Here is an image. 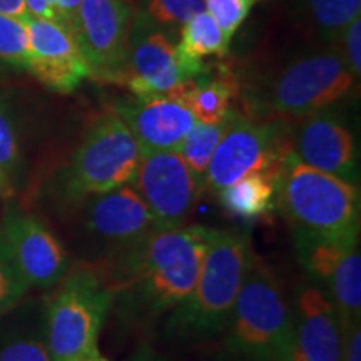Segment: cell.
I'll list each match as a JSON object with an SVG mask.
<instances>
[{"label":"cell","instance_id":"6da1fadb","mask_svg":"<svg viewBox=\"0 0 361 361\" xmlns=\"http://www.w3.org/2000/svg\"><path fill=\"white\" fill-rule=\"evenodd\" d=\"M214 229H157L116 263L104 266L114 300L111 313L126 333L154 328L192 291Z\"/></svg>","mask_w":361,"mask_h":361},{"label":"cell","instance_id":"7a4b0ae2","mask_svg":"<svg viewBox=\"0 0 361 361\" xmlns=\"http://www.w3.org/2000/svg\"><path fill=\"white\" fill-rule=\"evenodd\" d=\"M251 258L245 233L214 229L192 291L164 318V335L180 341L223 335Z\"/></svg>","mask_w":361,"mask_h":361},{"label":"cell","instance_id":"3957f363","mask_svg":"<svg viewBox=\"0 0 361 361\" xmlns=\"http://www.w3.org/2000/svg\"><path fill=\"white\" fill-rule=\"evenodd\" d=\"M223 335L233 361H276L295 346L291 300L273 268L255 252Z\"/></svg>","mask_w":361,"mask_h":361},{"label":"cell","instance_id":"277c9868","mask_svg":"<svg viewBox=\"0 0 361 361\" xmlns=\"http://www.w3.org/2000/svg\"><path fill=\"white\" fill-rule=\"evenodd\" d=\"M276 204L290 221L293 234L360 245V188L310 168L295 154L279 174Z\"/></svg>","mask_w":361,"mask_h":361},{"label":"cell","instance_id":"5b68a950","mask_svg":"<svg viewBox=\"0 0 361 361\" xmlns=\"http://www.w3.org/2000/svg\"><path fill=\"white\" fill-rule=\"evenodd\" d=\"M106 274L96 264L71 268L45 301L44 323L52 361H71L99 348L97 341L112 310Z\"/></svg>","mask_w":361,"mask_h":361},{"label":"cell","instance_id":"8992f818","mask_svg":"<svg viewBox=\"0 0 361 361\" xmlns=\"http://www.w3.org/2000/svg\"><path fill=\"white\" fill-rule=\"evenodd\" d=\"M141 157L137 141L114 109L101 112L61 171V200L78 206L90 196L129 186Z\"/></svg>","mask_w":361,"mask_h":361},{"label":"cell","instance_id":"52a82bcc","mask_svg":"<svg viewBox=\"0 0 361 361\" xmlns=\"http://www.w3.org/2000/svg\"><path fill=\"white\" fill-rule=\"evenodd\" d=\"M78 206L80 231L87 245L84 263L99 268L116 263L159 229L146 202L130 184L90 196Z\"/></svg>","mask_w":361,"mask_h":361},{"label":"cell","instance_id":"ba28073f","mask_svg":"<svg viewBox=\"0 0 361 361\" xmlns=\"http://www.w3.org/2000/svg\"><path fill=\"white\" fill-rule=\"evenodd\" d=\"M293 154L295 151L283 124L258 123L231 111L207 168L206 189L218 194L221 189L258 171L281 174Z\"/></svg>","mask_w":361,"mask_h":361},{"label":"cell","instance_id":"9c48e42d","mask_svg":"<svg viewBox=\"0 0 361 361\" xmlns=\"http://www.w3.org/2000/svg\"><path fill=\"white\" fill-rule=\"evenodd\" d=\"M355 82L341 54H311L281 71L264 92V102L258 109L303 119L348 96Z\"/></svg>","mask_w":361,"mask_h":361},{"label":"cell","instance_id":"30bf717a","mask_svg":"<svg viewBox=\"0 0 361 361\" xmlns=\"http://www.w3.org/2000/svg\"><path fill=\"white\" fill-rule=\"evenodd\" d=\"M134 11L126 0H80L74 37L90 78L124 84Z\"/></svg>","mask_w":361,"mask_h":361},{"label":"cell","instance_id":"8fae6325","mask_svg":"<svg viewBox=\"0 0 361 361\" xmlns=\"http://www.w3.org/2000/svg\"><path fill=\"white\" fill-rule=\"evenodd\" d=\"M130 186L146 202L159 229L184 226L206 191L179 152L142 154Z\"/></svg>","mask_w":361,"mask_h":361},{"label":"cell","instance_id":"7c38bea8","mask_svg":"<svg viewBox=\"0 0 361 361\" xmlns=\"http://www.w3.org/2000/svg\"><path fill=\"white\" fill-rule=\"evenodd\" d=\"M0 243L30 288L56 286L71 269L64 245L37 216L12 207L0 226Z\"/></svg>","mask_w":361,"mask_h":361},{"label":"cell","instance_id":"4fadbf2b","mask_svg":"<svg viewBox=\"0 0 361 361\" xmlns=\"http://www.w3.org/2000/svg\"><path fill=\"white\" fill-rule=\"evenodd\" d=\"M27 29V71L45 87L69 94L90 78L89 66L78 40L67 27L52 20L30 17Z\"/></svg>","mask_w":361,"mask_h":361},{"label":"cell","instance_id":"5bb4252c","mask_svg":"<svg viewBox=\"0 0 361 361\" xmlns=\"http://www.w3.org/2000/svg\"><path fill=\"white\" fill-rule=\"evenodd\" d=\"M188 79L191 78L180 62L176 44L147 24L141 27L137 17H134L124 82L134 97L166 96Z\"/></svg>","mask_w":361,"mask_h":361},{"label":"cell","instance_id":"9a60e30c","mask_svg":"<svg viewBox=\"0 0 361 361\" xmlns=\"http://www.w3.org/2000/svg\"><path fill=\"white\" fill-rule=\"evenodd\" d=\"M298 161L346 183L360 180V157L355 135L326 109L306 116L293 146Z\"/></svg>","mask_w":361,"mask_h":361},{"label":"cell","instance_id":"2e32d148","mask_svg":"<svg viewBox=\"0 0 361 361\" xmlns=\"http://www.w3.org/2000/svg\"><path fill=\"white\" fill-rule=\"evenodd\" d=\"M295 346L303 361H343L345 329L333 301L311 281L296 286L293 300Z\"/></svg>","mask_w":361,"mask_h":361},{"label":"cell","instance_id":"e0dca14e","mask_svg":"<svg viewBox=\"0 0 361 361\" xmlns=\"http://www.w3.org/2000/svg\"><path fill=\"white\" fill-rule=\"evenodd\" d=\"M112 109L133 133L142 154L179 152L196 123L186 106L166 96L121 99Z\"/></svg>","mask_w":361,"mask_h":361},{"label":"cell","instance_id":"ac0fdd59","mask_svg":"<svg viewBox=\"0 0 361 361\" xmlns=\"http://www.w3.org/2000/svg\"><path fill=\"white\" fill-rule=\"evenodd\" d=\"M0 361H52L44 306L29 303L0 316Z\"/></svg>","mask_w":361,"mask_h":361},{"label":"cell","instance_id":"d6986e66","mask_svg":"<svg viewBox=\"0 0 361 361\" xmlns=\"http://www.w3.org/2000/svg\"><path fill=\"white\" fill-rule=\"evenodd\" d=\"M236 82L228 74H197L171 89L166 97L186 106L194 121L201 124H221L231 112Z\"/></svg>","mask_w":361,"mask_h":361},{"label":"cell","instance_id":"ffe728a7","mask_svg":"<svg viewBox=\"0 0 361 361\" xmlns=\"http://www.w3.org/2000/svg\"><path fill=\"white\" fill-rule=\"evenodd\" d=\"M279 174L258 171L241 178L218 192L219 202L239 219H256L273 211L276 204Z\"/></svg>","mask_w":361,"mask_h":361},{"label":"cell","instance_id":"44dd1931","mask_svg":"<svg viewBox=\"0 0 361 361\" xmlns=\"http://www.w3.org/2000/svg\"><path fill=\"white\" fill-rule=\"evenodd\" d=\"M176 47L184 69L192 79L204 71L202 59L209 56L223 57L228 54L229 40L213 17L204 11L196 13L180 27V40Z\"/></svg>","mask_w":361,"mask_h":361},{"label":"cell","instance_id":"7402d4cb","mask_svg":"<svg viewBox=\"0 0 361 361\" xmlns=\"http://www.w3.org/2000/svg\"><path fill=\"white\" fill-rule=\"evenodd\" d=\"M226 123H228V117H226L224 123L214 126L194 123L192 129L189 130L183 146L179 149V154L183 156L189 169L192 171V174L196 176L197 180L204 188L207 168H209V162L213 159L216 146L223 137Z\"/></svg>","mask_w":361,"mask_h":361},{"label":"cell","instance_id":"603a6c76","mask_svg":"<svg viewBox=\"0 0 361 361\" xmlns=\"http://www.w3.org/2000/svg\"><path fill=\"white\" fill-rule=\"evenodd\" d=\"M310 16L318 30L338 35L361 13V0H308Z\"/></svg>","mask_w":361,"mask_h":361},{"label":"cell","instance_id":"cb8c5ba5","mask_svg":"<svg viewBox=\"0 0 361 361\" xmlns=\"http://www.w3.org/2000/svg\"><path fill=\"white\" fill-rule=\"evenodd\" d=\"M27 51L25 22L0 13V67L27 71Z\"/></svg>","mask_w":361,"mask_h":361},{"label":"cell","instance_id":"d4e9b609","mask_svg":"<svg viewBox=\"0 0 361 361\" xmlns=\"http://www.w3.org/2000/svg\"><path fill=\"white\" fill-rule=\"evenodd\" d=\"M258 2L259 0H204L206 12L221 27L229 42Z\"/></svg>","mask_w":361,"mask_h":361},{"label":"cell","instance_id":"484cf974","mask_svg":"<svg viewBox=\"0 0 361 361\" xmlns=\"http://www.w3.org/2000/svg\"><path fill=\"white\" fill-rule=\"evenodd\" d=\"M204 11V0H147L146 16L157 24L183 27L191 17Z\"/></svg>","mask_w":361,"mask_h":361},{"label":"cell","instance_id":"4316f807","mask_svg":"<svg viewBox=\"0 0 361 361\" xmlns=\"http://www.w3.org/2000/svg\"><path fill=\"white\" fill-rule=\"evenodd\" d=\"M20 166L22 151L16 121L2 104L0 106V173L12 180L13 176L19 174Z\"/></svg>","mask_w":361,"mask_h":361},{"label":"cell","instance_id":"83f0119b","mask_svg":"<svg viewBox=\"0 0 361 361\" xmlns=\"http://www.w3.org/2000/svg\"><path fill=\"white\" fill-rule=\"evenodd\" d=\"M30 286L22 278L0 243V316L22 303Z\"/></svg>","mask_w":361,"mask_h":361},{"label":"cell","instance_id":"f1b7e54d","mask_svg":"<svg viewBox=\"0 0 361 361\" xmlns=\"http://www.w3.org/2000/svg\"><path fill=\"white\" fill-rule=\"evenodd\" d=\"M343 39H345V62L348 66L356 82L361 75V19L356 17L351 20L346 29L343 30Z\"/></svg>","mask_w":361,"mask_h":361},{"label":"cell","instance_id":"f546056e","mask_svg":"<svg viewBox=\"0 0 361 361\" xmlns=\"http://www.w3.org/2000/svg\"><path fill=\"white\" fill-rule=\"evenodd\" d=\"M24 4L30 17L52 20L64 25L61 11V0H24Z\"/></svg>","mask_w":361,"mask_h":361},{"label":"cell","instance_id":"4dcf8cb0","mask_svg":"<svg viewBox=\"0 0 361 361\" xmlns=\"http://www.w3.org/2000/svg\"><path fill=\"white\" fill-rule=\"evenodd\" d=\"M0 13L24 22L29 19L24 0H0Z\"/></svg>","mask_w":361,"mask_h":361},{"label":"cell","instance_id":"1f68e13d","mask_svg":"<svg viewBox=\"0 0 361 361\" xmlns=\"http://www.w3.org/2000/svg\"><path fill=\"white\" fill-rule=\"evenodd\" d=\"M80 0H61V11H62V20H64V27L74 34L75 19H78Z\"/></svg>","mask_w":361,"mask_h":361},{"label":"cell","instance_id":"d6a6232c","mask_svg":"<svg viewBox=\"0 0 361 361\" xmlns=\"http://www.w3.org/2000/svg\"><path fill=\"white\" fill-rule=\"evenodd\" d=\"M71 361H111V360L106 358V356L101 353V350L96 348V350L89 351V353H85L82 356H79V358H74Z\"/></svg>","mask_w":361,"mask_h":361},{"label":"cell","instance_id":"836d02e7","mask_svg":"<svg viewBox=\"0 0 361 361\" xmlns=\"http://www.w3.org/2000/svg\"><path fill=\"white\" fill-rule=\"evenodd\" d=\"M12 192H13L12 180L8 179L6 174L0 173V196L8 197V196H12Z\"/></svg>","mask_w":361,"mask_h":361},{"label":"cell","instance_id":"e575fe53","mask_svg":"<svg viewBox=\"0 0 361 361\" xmlns=\"http://www.w3.org/2000/svg\"><path fill=\"white\" fill-rule=\"evenodd\" d=\"M276 361H303V360H301V356L298 355L296 346H293V348L288 351V353H284L281 358H278Z\"/></svg>","mask_w":361,"mask_h":361},{"label":"cell","instance_id":"d590c367","mask_svg":"<svg viewBox=\"0 0 361 361\" xmlns=\"http://www.w3.org/2000/svg\"><path fill=\"white\" fill-rule=\"evenodd\" d=\"M151 353L147 350H139L133 358H129V361H151Z\"/></svg>","mask_w":361,"mask_h":361},{"label":"cell","instance_id":"8d00e7d4","mask_svg":"<svg viewBox=\"0 0 361 361\" xmlns=\"http://www.w3.org/2000/svg\"><path fill=\"white\" fill-rule=\"evenodd\" d=\"M151 361H169V360H164V358H156V356H151Z\"/></svg>","mask_w":361,"mask_h":361},{"label":"cell","instance_id":"74e56055","mask_svg":"<svg viewBox=\"0 0 361 361\" xmlns=\"http://www.w3.org/2000/svg\"><path fill=\"white\" fill-rule=\"evenodd\" d=\"M0 106H2V99H0Z\"/></svg>","mask_w":361,"mask_h":361}]
</instances>
